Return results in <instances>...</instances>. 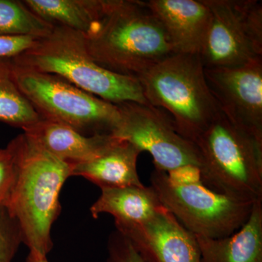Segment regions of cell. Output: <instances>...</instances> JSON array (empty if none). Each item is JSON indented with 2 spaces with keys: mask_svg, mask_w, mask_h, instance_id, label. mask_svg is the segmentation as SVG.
<instances>
[{
  "mask_svg": "<svg viewBox=\"0 0 262 262\" xmlns=\"http://www.w3.org/2000/svg\"><path fill=\"white\" fill-rule=\"evenodd\" d=\"M84 38L98 65L136 78L175 53L145 1L104 0L102 14Z\"/></svg>",
  "mask_w": 262,
  "mask_h": 262,
  "instance_id": "6da1fadb",
  "label": "cell"
},
{
  "mask_svg": "<svg viewBox=\"0 0 262 262\" xmlns=\"http://www.w3.org/2000/svg\"><path fill=\"white\" fill-rule=\"evenodd\" d=\"M18 175L5 207L17 221L29 251L48 256L51 229L61 213L59 198L72 165L58 159L25 134L13 140Z\"/></svg>",
  "mask_w": 262,
  "mask_h": 262,
  "instance_id": "7a4b0ae2",
  "label": "cell"
},
{
  "mask_svg": "<svg viewBox=\"0 0 262 262\" xmlns=\"http://www.w3.org/2000/svg\"><path fill=\"white\" fill-rule=\"evenodd\" d=\"M16 64L61 77L82 91L114 104L148 103L139 79L106 70L90 56L84 34L54 27L20 56Z\"/></svg>",
  "mask_w": 262,
  "mask_h": 262,
  "instance_id": "3957f363",
  "label": "cell"
},
{
  "mask_svg": "<svg viewBox=\"0 0 262 262\" xmlns=\"http://www.w3.org/2000/svg\"><path fill=\"white\" fill-rule=\"evenodd\" d=\"M137 78L148 103L167 111L179 134L193 143L221 113L199 55L173 53Z\"/></svg>",
  "mask_w": 262,
  "mask_h": 262,
  "instance_id": "277c9868",
  "label": "cell"
},
{
  "mask_svg": "<svg viewBox=\"0 0 262 262\" xmlns=\"http://www.w3.org/2000/svg\"><path fill=\"white\" fill-rule=\"evenodd\" d=\"M194 144L207 187L242 201L262 199V143L221 113Z\"/></svg>",
  "mask_w": 262,
  "mask_h": 262,
  "instance_id": "5b68a950",
  "label": "cell"
},
{
  "mask_svg": "<svg viewBox=\"0 0 262 262\" xmlns=\"http://www.w3.org/2000/svg\"><path fill=\"white\" fill-rule=\"evenodd\" d=\"M151 187L160 203L195 236L228 237L246 223L255 202L215 192L200 179L198 168L186 167L172 173L155 168Z\"/></svg>",
  "mask_w": 262,
  "mask_h": 262,
  "instance_id": "8992f818",
  "label": "cell"
},
{
  "mask_svg": "<svg viewBox=\"0 0 262 262\" xmlns=\"http://www.w3.org/2000/svg\"><path fill=\"white\" fill-rule=\"evenodd\" d=\"M12 74L22 94L43 119L85 136L113 134L120 120L118 105L82 91L61 77L16 64Z\"/></svg>",
  "mask_w": 262,
  "mask_h": 262,
  "instance_id": "52a82bcc",
  "label": "cell"
},
{
  "mask_svg": "<svg viewBox=\"0 0 262 262\" xmlns=\"http://www.w3.org/2000/svg\"><path fill=\"white\" fill-rule=\"evenodd\" d=\"M211 13L199 56L205 68L232 67L262 58V3L205 0Z\"/></svg>",
  "mask_w": 262,
  "mask_h": 262,
  "instance_id": "ba28073f",
  "label": "cell"
},
{
  "mask_svg": "<svg viewBox=\"0 0 262 262\" xmlns=\"http://www.w3.org/2000/svg\"><path fill=\"white\" fill-rule=\"evenodd\" d=\"M117 105L120 120L112 135L149 152L158 170L172 173L186 167L198 168L194 143L179 134L168 115L149 103Z\"/></svg>",
  "mask_w": 262,
  "mask_h": 262,
  "instance_id": "9c48e42d",
  "label": "cell"
},
{
  "mask_svg": "<svg viewBox=\"0 0 262 262\" xmlns=\"http://www.w3.org/2000/svg\"><path fill=\"white\" fill-rule=\"evenodd\" d=\"M220 112L262 143V58L232 67L205 68Z\"/></svg>",
  "mask_w": 262,
  "mask_h": 262,
  "instance_id": "30bf717a",
  "label": "cell"
},
{
  "mask_svg": "<svg viewBox=\"0 0 262 262\" xmlns=\"http://www.w3.org/2000/svg\"><path fill=\"white\" fill-rule=\"evenodd\" d=\"M116 229L147 262H201L195 235L164 206L145 222Z\"/></svg>",
  "mask_w": 262,
  "mask_h": 262,
  "instance_id": "8fae6325",
  "label": "cell"
},
{
  "mask_svg": "<svg viewBox=\"0 0 262 262\" xmlns=\"http://www.w3.org/2000/svg\"><path fill=\"white\" fill-rule=\"evenodd\" d=\"M145 3L161 24L174 53L200 54L211 18L205 0H149Z\"/></svg>",
  "mask_w": 262,
  "mask_h": 262,
  "instance_id": "7c38bea8",
  "label": "cell"
},
{
  "mask_svg": "<svg viewBox=\"0 0 262 262\" xmlns=\"http://www.w3.org/2000/svg\"><path fill=\"white\" fill-rule=\"evenodd\" d=\"M23 130L50 154L71 165L97 158L117 139L111 134L83 135L72 127L43 118Z\"/></svg>",
  "mask_w": 262,
  "mask_h": 262,
  "instance_id": "4fadbf2b",
  "label": "cell"
},
{
  "mask_svg": "<svg viewBox=\"0 0 262 262\" xmlns=\"http://www.w3.org/2000/svg\"><path fill=\"white\" fill-rule=\"evenodd\" d=\"M141 150L118 139L94 159L72 165V177H84L101 188L142 186L137 170Z\"/></svg>",
  "mask_w": 262,
  "mask_h": 262,
  "instance_id": "5bb4252c",
  "label": "cell"
},
{
  "mask_svg": "<svg viewBox=\"0 0 262 262\" xmlns=\"http://www.w3.org/2000/svg\"><path fill=\"white\" fill-rule=\"evenodd\" d=\"M195 237L201 262H262V199L253 203L246 223L228 237Z\"/></svg>",
  "mask_w": 262,
  "mask_h": 262,
  "instance_id": "9a60e30c",
  "label": "cell"
},
{
  "mask_svg": "<svg viewBox=\"0 0 262 262\" xmlns=\"http://www.w3.org/2000/svg\"><path fill=\"white\" fill-rule=\"evenodd\" d=\"M101 190L90 211L94 219L103 213L113 215L116 229L145 222L163 206L151 186L101 188Z\"/></svg>",
  "mask_w": 262,
  "mask_h": 262,
  "instance_id": "2e32d148",
  "label": "cell"
},
{
  "mask_svg": "<svg viewBox=\"0 0 262 262\" xmlns=\"http://www.w3.org/2000/svg\"><path fill=\"white\" fill-rule=\"evenodd\" d=\"M43 20L87 36L102 14L104 0H24Z\"/></svg>",
  "mask_w": 262,
  "mask_h": 262,
  "instance_id": "e0dca14e",
  "label": "cell"
},
{
  "mask_svg": "<svg viewBox=\"0 0 262 262\" xmlns=\"http://www.w3.org/2000/svg\"><path fill=\"white\" fill-rule=\"evenodd\" d=\"M42 117L15 83L9 60H0V121L22 130Z\"/></svg>",
  "mask_w": 262,
  "mask_h": 262,
  "instance_id": "ac0fdd59",
  "label": "cell"
},
{
  "mask_svg": "<svg viewBox=\"0 0 262 262\" xmlns=\"http://www.w3.org/2000/svg\"><path fill=\"white\" fill-rule=\"evenodd\" d=\"M53 27L33 13L24 1L0 0V36L41 39Z\"/></svg>",
  "mask_w": 262,
  "mask_h": 262,
  "instance_id": "d6986e66",
  "label": "cell"
},
{
  "mask_svg": "<svg viewBox=\"0 0 262 262\" xmlns=\"http://www.w3.org/2000/svg\"><path fill=\"white\" fill-rule=\"evenodd\" d=\"M24 244L21 230L8 208L0 205V262H12Z\"/></svg>",
  "mask_w": 262,
  "mask_h": 262,
  "instance_id": "ffe728a7",
  "label": "cell"
},
{
  "mask_svg": "<svg viewBox=\"0 0 262 262\" xmlns=\"http://www.w3.org/2000/svg\"><path fill=\"white\" fill-rule=\"evenodd\" d=\"M18 160L13 141L0 149V205L8 203L18 175Z\"/></svg>",
  "mask_w": 262,
  "mask_h": 262,
  "instance_id": "44dd1931",
  "label": "cell"
},
{
  "mask_svg": "<svg viewBox=\"0 0 262 262\" xmlns=\"http://www.w3.org/2000/svg\"><path fill=\"white\" fill-rule=\"evenodd\" d=\"M106 262H147L123 234L117 230L108 237Z\"/></svg>",
  "mask_w": 262,
  "mask_h": 262,
  "instance_id": "7402d4cb",
  "label": "cell"
},
{
  "mask_svg": "<svg viewBox=\"0 0 262 262\" xmlns=\"http://www.w3.org/2000/svg\"><path fill=\"white\" fill-rule=\"evenodd\" d=\"M39 39L0 36V60L13 59L32 48Z\"/></svg>",
  "mask_w": 262,
  "mask_h": 262,
  "instance_id": "603a6c76",
  "label": "cell"
},
{
  "mask_svg": "<svg viewBox=\"0 0 262 262\" xmlns=\"http://www.w3.org/2000/svg\"><path fill=\"white\" fill-rule=\"evenodd\" d=\"M26 262H49V261L48 260L47 256H42L34 251H29Z\"/></svg>",
  "mask_w": 262,
  "mask_h": 262,
  "instance_id": "cb8c5ba5",
  "label": "cell"
}]
</instances>
